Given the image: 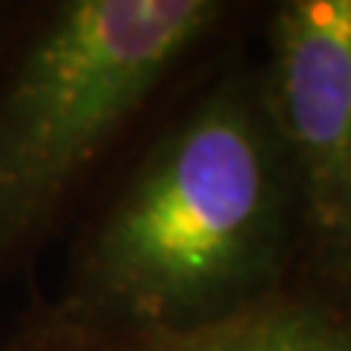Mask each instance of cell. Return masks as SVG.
I'll use <instances>...</instances> for the list:
<instances>
[{
  "label": "cell",
  "instance_id": "2",
  "mask_svg": "<svg viewBox=\"0 0 351 351\" xmlns=\"http://www.w3.org/2000/svg\"><path fill=\"white\" fill-rule=\"evenodd\" d=\"M223 18L217 0H73L50 15L0 94V263Z\"/></svg>",
  "mask_w": 351,
  "mask_h": 351
},
{
  "label": "cell",
  "instance_id": "4",
  "mask_svg": "<svg viewBox=\"0 0 351 351\" xmlns=\"http://www.w3.org/2000/svg\"><path fill=\"white\" fill-rule=\"evenodd\" d=\"M27 351H351V290L295 258L255 299L193 325H123L59 307L29 334Z\"/></svg>",
  "mask_w": 351,
  "mask_h": 351
},
{
  "label": "cell",
  "instance_id": "1",
  "mask_svg": "<svg viewBox=\"0 0 351 351\" xmlns=\"http://www.w3.org/2000/svg\"><path fill=\"white\" fill-rule=\"evenodd\" d=\"M299 226L263 85H214L167 135L94 234L62 307L103 322L193 325L290 272Z\"/></svg>",
  "mask_w": 351,
  "mask_h": 351
},
{
  "label": "cell",
  "instance_id": "3",
  "mask_svg": "<svg viewBox=\"0 0 351 351\" xmlns=\"http://www.w3.org/2000/svg\"><path fill=\"white\" fill-rule=\"evenodd\" d=\"M287 164L299 252L351 290V0H287L261 80Z\"/></svg>",
  "mask_w": 351,
  "mask_h": 351
}]
</instances>
